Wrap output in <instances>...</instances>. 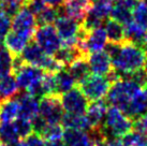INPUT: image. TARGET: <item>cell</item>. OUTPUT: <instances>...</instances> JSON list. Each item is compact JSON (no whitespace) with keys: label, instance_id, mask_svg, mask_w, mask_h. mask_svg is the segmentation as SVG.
<instances>
[{"label":"cell","instance_id":"obj_1","mask_svg":"<svg viewBox=\"0 0 147 146\" xmlns=\"http://www.w3.org/2000/svg\"><path fill=\"white\" fill-rule=\"evenodd\" d=\"M147 55L143 47L131 42H123L118 54L112 58L113 69L120 78H128L130 74L146 66Z\"/></svg>","mask_w":147,"mask_h":146},{"label":"cell","instance_id":"obj_2","mask_svg":"<svg viewBox=\"0 0 147 146\" xmlns=\"http://www.w3.org/2000/svg\"><path fill=\"white\" fill-rule=\"evenodd\" d=\"M102 128L106 140L111 138H123L132 131L133 122L120 109L111 106L107 109Z\"/></svg>","mask_w":147,"mask_h":146},{"label":"cell","instance_id":"obj_3","mask_svg":"<svg viewBox=\"0 0 147 146\" xmlns=\"http://www.w3.org/2000/svg\"><path fill=\"white\" fill-rule=\"evenodd\" d=\"M143 87L131 78H120L114 82L106 96V102L112 106H116L123 111L130 100Z\"/></svg>","mask_w":147,"mask_h":146},{"label":"cell","instance_id":"obj_4","mask_svg":"<svg viewBox=\"0 0 147 146\" xmlns=\"http://www.w3.org/2000/svg\"><path fill=\"white\" fill-rule=\"evenodd\" d=\"M111 86L112 82L107 78V76L96 75L92 73L78 84L80 89L90 102L103 100L107 96Z\"/></svg>","mask_w":147,"mask_h":146},{"label":"cell","instance_id":"obj_5","mask_svg":"<svg viewBox=\"0 0 147 146\" xmlns=\"http://www.w3.org/2000/svg\"><path fill=\"white\" fill-rule=\"evenodd\" d=\"M61 96L58 93L47 95L39 100V115L49 125L60 124L63 117Z\"/></svg>","mask_w":147,"mask_h":146},{"label":"cell","instance_id":"obj_6","mask_svg":"<svg viewBox=\"0 0 147 146\" xmlns=\"http://www.w3.org/2000/svg\"><path fill=\"white\" fill-rule=\"evenodd\" d=\"M33 40L49 56H54L62 47V40L58 36L54 25L39 26L34 32Z\"/></svg>","mask_w":147,"mask_h":146},{"label":"cell","instance_id":"obj_7","mask_svg":"<svg viewBox=\"0 0 147 146\" xmlns=\"http://www.w3.org/2000/svg\"><path fill=\"white\" fill-rule=\"evenodd\" d=\"M62 109L67 114L71 115H85L89 105L88 99L84 96L80 87H74L73 89L61 95Z\"/></svg>","mask_w":147,"mask_h":146},{"label":"cell","instance_id":"obj_8","mask_svg":"<svg viewBox=\"0 0 147 146\" xmlns=\"http://www.w3.org/2000/svg\"><path fill=\"white\" fill-rule=\"evenodd\" d=\"M54 26L62 40V46H75L78 44L81 24L68 16H59Z\"/></svg>","mask_w":147,"mask_h":146},{"label":"cell","instance_id":"obj_9","mask_svg":"<svg viewBox=\"0 0 147 146\" xmlns=\"http://www.w3.org/2000/svg\"><path fill=\"white\" fill-rule=\"evenodd\" d=\"M92 3L89 0H65L63 5L59 7V16H68L83 24Z\"/></svg>","mask_w":147,"mask_h":146},{"label":"cell","instance_id":"obj_10","mask_svg":"<svg viewBox=\"0 0 147 146\" xmlns=\"http://www.w3.org/2000/svg\"><path fill=\"white\" fill-rule=\"evenodd\" d=\"M44 71L38 67L25 64L14 75L16 77L20 88L29 93L34 86L41 82L44 75Z\"/></svg>","mask_w":147,"mask_h":146},{"label":"cell","instance_id":"obj_11","mask_svg":"<svg viewBox=\"0 0 147 146\" xmlns=\"http://www.w3.org/2000/svg\"><path fill=\"white\" fill-rule=\"evenodd\" d=\"M107 42L109 40H107L105 29L100 27L87 32L85 39L81 41L78 46L88 56L90 53L103 51L105 49Z\"/></svg>","mask_w":147,"mask_h":146},{"label":"cell","instance_id":"obj_12","mask_svg":"<svg viewBox=\"0 0 147 146\" xmlns=\"http://www.w3.org/2000/svg\"><path fill=\"white\" fill-rule=\"evenodd\" d=\"M34 33L18 30H10L4 36L3 44L12 53L13 56H20L29 42L33 40Z\"/></svg>","mask_w":147,"mask_h":146},{"label":"cell","instance_id":"obj_13","mask_svg":"<svg viewBox=\"0 0 147 146\" xmlns=\"http://www.w3.org/2000/svg\"><path fill=\"white\" fill-rule=\"evenodd\" d=\"M14 98H16L20 103V116L18 117L32 122L39 116V98L33 95L24 91L18 93Z\"/></svg>","mask_w":147,"mask_h":146},{"label":"cell","instance_id":"obj_14","mask_svg":"<svg viewBox=\"0 0 147 146\" xmlns=\"http://www.w3.org/2000/svg\"><path fill=\"white\" fill-rule=\"evenodd\" d=\"M87 60H88L90 71L92 74L106 76L113 70L112 59L104 49L94 52V53H90L87 56Z\"/></svg>","mask_w":147,"mask_h":146},{"label":"cell","instance_id":"obj_15","mask_svg":"<svg viewBox=\"0 0 147 146\" xmlns=\"http://www.w3.org/2000/svg\"><path fill=\"white\" fill-rule=\"evenodd\" d=\"M38 28L37 18L26 7L23 8L13 16L12 30L27 31L34 33Z\"/></svg>","mask_w":147,"mask_h":146},{"label":"cell","instance_id":"obj_16","mask_svg":"<svg viewBox=\"0 0 147 146\" xmlns=\"http://www.w3.org/2000/svg\"><path fill=\"white\" fill-rule=\"evenodd\" d=\"M123 112L132 120L147 113V91L145 88L141 89L123 110Z\"/></svg>","mask_w":147,"mask_h":146},{"label":"cell","instance_id":"obj_17","mask_svg":"<svg viewBox=\"0 0 147 146\" xmlns=\"http://www.w3.org/2000/svg\"><path fill=\"white\" fill-rule=\"evenodd\" d=\"M47 56L49 55L44 53V51L41 49V46L34 40L30 41L21 54V57L25 61V64L34 66V67H38L40 69H42V66H43Z\"/></svg>","mask_w":147,"mask_h":146},{"label":"cell","instance_id":"obj_18","mask_svg":"<svg viewBox=\"0 0 147 146\" xmlns=\"http://www.w3.org/2000/svg\"><path fill=\"white\" fill-rule=\"evenodd\" d=\"M107 102L103 100L91 102L88 109L86 111V117L89 122L91 129L92 128H99L103 125L104 118H105L106 112H107Z\"/></svg>","mask_w":147,"mask_h":146},{"label":"cell","instance_id":"obj_19","mask_svg":"<svg viewBox=\"0 0 147 146\" xmlns=\"http://www.w3.org/2000/svg\"><path fill=\"white\" fill-rule=\"evenodd\" d=\"M65 146H96L88 131L78 129H65L63 133Z\"/></svg>","mask_w":147,"mask_h":146},{"label":"cell","instance_id":"obj_20","mask_svg":"<svg viewBox=\"0 0 147 146\" xmlns=\"http://www.w3.org/2000/svg\"><path fill=\"white\" fill-rule=\"evenodd\" d=\"M54 57L65 68V67H69L71 64H73L75 60H78V58L87 57V55L78 45H75V46H62L54 55Z\"/></svg>","mask_w":147,"mask_h":146},{"label":"cell","instance_id":"obj_21","mask_svg":"<svg viewBox=\"0 0 147 146\" xmlns=\"http://www.w3.org/2000/svg\"><path fill=\"white\" fill-rule=\"evenodd\" d=\"M125 38L128 42L144 49L147 43V31L138 26L134 22H131L130 24L125 26Z\"/></svg>","mask_w":147,"mask_h":146},{"label":"cell","instance_id":"obj_22","mask_svg":"<svg viewBox=\"0 0 147 146\" xmlns=\"http://www.w3.org/2000/svg\"><path fill=\"white\" fill-rule=\"evenodd\" d=\"M20 91V86L14 74L0 78V98L1 100H9L16 96Z\"/></svg>","mask_w":147,"mask_h":146},{"label":"cell","instance_id":"obj_23","mask_svg":"<svg viewBox=\"0 0 147 146\" xmlns=\"http://www.w3.org/2000/svg\"><path fill=\"white\" fill-rule=\"evenodd\" d=\"M20 116V103L16 98L2 101L0 107V122H14Z\"/></svg>","mask_w":147,"mask_h":146},{"label":"cell","instance_id":"obj_24","mask_svg":"<svg viewBox=\"0 0 147 146\" xmlns=\"http://www.w3.org/2000/svg\"><path fill=\"white\" fill-rule=\"evenodd\" d=\"M55 80H56V91L60 96L69 90L73 89L78 84L74 77L72 76V74L69 72V70L65 68L55 73Z\"/></svg>","mask_w":147,"mask_h":146},{"label":"cell","instance_id":"obj_25","mask_svg":"<svg viewBox=\"0 0 147 146\" xmlns=\"http://www.w3.org/2000/svg\"><path fill=\"white\" fill-rule=\"evenodd\" d=\"M104 29H105L109 42H114V43L126 42L125 26L119 24L118 22L112 20V18H107L104 23Z\"/></svg>","mask_w":147,"mask_h":146},{"label":"cell","instance_id":"obj_26","mask_svg":"<svg viewBox=\"0 0 147 146\" xmlns=\"http://www.w3.org/2000/svg\"><path fill=\"white\" fill-rule=\"evenodd\" d=\"M68 70L72 74V76L74 77V80L76 81L78 84L82 83L84 80H86L91 74L87 57L78 58V60H75L73 64H71L68 67Z\"/></svg>","mask_w":147,"mask_h":146},{"label":"cell","instance_id":"obj_27","mask_svg":"<svg viewBox=\"0 0 147 146\" xmlns=\"http://www.w3.org/2000/svg\"><path fill=\"white\" fill-rule=\"evenodd\" d=\"M61 125L65 129H78L84 131L91 130V126L86 115H71L65 113L62 117Z\"/></svg>","mask_w":147,"mask_h":146},{"label":"cell","instance_id":"obj_28","mask_svg":"<svg viewBox=\"0 0 147 146\" xmlns=\"http://www.w3.org/2000/svg\"><path fill=\"white\" fill-rule=\"evenodd\" d=\"M110 17L112 20L118 22L119 24H121L123 26H127L128 24H130L131 22H133L132 10L128 8L123 1H116V3H114Z\"/></svg>","mask_w":147,"mask_h":146},{"label":"cell","instance_id":"obj_29","mask_svg":"<svg viewBox=\"0 0 147 146\" xmlns=\"http://www.w3.org/2000/svg\"><path fill=\"white\" fill-rule=\"evenodd\" d=\"M20 140V135L17 133L13 122H0V142L9 146L15 145Z\"/></svg>","mask_w":147,"mask_h":146},{"label":"cell","instance_id":"obj_30","mask_svg":"<svg viewBox=\"0 0 147 146\" xmlns=\"http://www.w3.org/2000/svg\"><path fill=\"white\" fill-rule=\"evenodd\" d=\"M13 59L12 53L3 43H0V78L13 74Z\"/></svg>","mask_w":147,"mask_h":146},{"label":"cell","instance_id":"obj_31","mask_svg":"<svg viewBox=\"0 0 147 146\" xmlns=\"http://www.w3.org/2000/svg\"><path fill=\"white\" fill-rule=\"evenodd\" d=\"M114 7V0H98L92 3L90 11L97 15L99 18L105 22L107 17L111 16L112 9Z\"/></svg>","mask_w":147,"mask_h":146},{"label":"cell","instance_id":"obj_32","mask_svg":"<svg viewBox=\"0 0 147 146\" xmlns=\"http://www.w3.org/2000/svg\"><path fill=\"white\" fill-rule=\"evenodd\" d=\"M59 17V10L58 8H53V7H46L40 14H38L37 24L39 26H45V25H53Z\"/></svg>","mask_w":147,"mask_h":146},{"label":"cell","instance_id":"obj_33","mask_svg":"<svg viewBox=\"0 0 147 146\" xmlns=\"http://www.w3.org/2000/svg\"><path fill=\"white\" fill-rule=\"evenodd\" d=\"M63 126L60 124H54V125H47L44 130L40 134L45 141H59L63 138Z\"/></svg>","mask_w":147,"mask_h":146},{"label":"cell","instance_id":"obj_34","mask_svg":"<svg viewBox=\"0 0 147 146\" xmlns=\"http://www.w3.org/2000/svg\"><path fill=\"white\" fill-rule=\"evenodd\" d=\"M132 18L135 24L147 31V3L140 1V3L132 11Z\"/></svg>","mask_w":147,"mask_h":146},{"label":"cell","instance_id":"obj_35","mask_svg":"<svg viewBox=\"0 0 147 146\" xmlns=\"http://www.w3.org/2000/svg\"><path fill=\"white\" fill-rule=\"evenodd\" d=\"M28 0H0L2 11L10 17L14 16L23 7L26 5Z\"/></svg>","mask_w":147,"mask_h":146},{"label":"cell","instance_id":"obj_36","mask_svg":"<svg viewBox=\"0 0 147 146\" xmlns=\"http://www.w3.org/2000/svg\"><path fill=\"white\" fill-rule=\"evenodd\" d=\"M13 124H14L15 129H16L17 133H18V135H20V138H21L22 140L27 139L30 134L33 133L32 122L27 120V119L18 117L13 122Z\"/></svg>","mask_w":147,"mask_h":146},{"label":"cell","instance_id":"obj_37","mask_svg":"<svg viewBox=\"0 0 147 146\" xmlns=\"http://www.w3.org/2000/svg\"><path fill=\"white\" fill-rule=\"evenodd\" d=\"M12 28V20L3 11L0 12V42L3 40L4 36L9 33Z\"/></svg>","mask_w":147,"mask_h":146},{"label":"cell","instance_id":"obj_38","mask_svg":"<svg viewBox=\"0 0 147 146\" xmlns=\"http://www.w3.org/2000/svg\"><path fill=\"white\" fill-rule=\"evenodd\" d=\"M133 129H134V131L139 132L140 134H142V135L147 138V113L134 119Z\"/></svg>","mask_w":147,"mask_h":146},{"label":"cell","instance_id":"obj_39","mask_svg":"<svg viewBox=\"0 0 147 146\" xmlns=\"http://www.w3.org/2000/svg\"><path fill=\"white\" fill-rule=\"evenodd\" d=\"M25 7L28 9L34 16H37L38 14H40L47 5L45 4L43 0H28Z\"/></svg>","mask_w":147,"mask_h":146},{"label":"cell","instance_id":"obj_40","mask_svg":"<svg viewBox=\"0 0 147 146\" xmlns=\"http://www.w3.org/2000/svg\"><path fill=\"white\" fill-rule=\"evenodd\" d=\"M128 78L133 80L135 83H138L143 88H146L147 87V70L145 68L140 69L138 71H135L134 73L130 74V76L128 77Z\"/></svg>","mask_w":147,"mask_h":146},{"label":"cell","instance_id":"obj_41","mask_svg":"<svg viewBox=\"0 0 147 146\" xmlns=\"http://www.w3.org/2000/svg\"><path fill=\"white\" fill-rule=\"evenodd\" d=\"M25 140H26L27 146H45V140L40 134L36 133V132L30 134L28 138Z\"/></svg>","mask_w":147,"mask_h":146},{"label":"cell","instance_id":"obj_42","mask_svg":"<svg viewBox=\"0 0 147 146\" xmlns=\"http://www.w3.org/2000/svg\"><path fill=\"white\" fill-rule=\"evenodd\" d=\"M107 146H127L123 141V138H111L106 140Z\"/></svg>","mask_w":147,"mask_h":146},{"label":"cell","instance_id":"obj_43","mask_svg":"<svg viewBox=\"0 0 147 146\" xmlns=\"http://www.w3.org/2000/svg\"><path fill=\"white\" fill-rule=\"evenodd\" d=\"M45 2V4L47 7H53V8H59L63 5L65 0H43Z\"/></svg>","mask_w":147,"mask_h":146},{"label":"cell","instance_id":"obj_44","mask_svg":"<svg viewBox=\"0 0 147 146\" xmlns=\"http://www.w3.org/2000/svg\"><path fill=\"white\" fill-rule=\"evenodd\" d=\"M45 146H65L63 141H45Z\"/></svg>","mask_w":147,"mask_h":146},{"label":"cell","instance_id":"obj_45","mask_svg":"<svg viewBox=\"0 0 147 146\" xmlns=\"http://www.w3.org/2000/svg\"><path fill=\"white\" fill-rule=\"evenodd\" d=\"M96 146H107V143H106V141H101V142L97 143Z\"/></svg>","mask_w":147,"mask_h":146},{"label":"cell","instance_id":"obj_46","mask_svg":"<svg viewBox=\"0 0 147 146\" xmlns=\"http://www.w3.org/2000/svg\"><path fill=\"white\" fill-rule=\"evenodd\" d=\"M138 146H147V138H146V139H144L143 141H142V142L140 143V144H139Z\"/></svg>","mask_w":147,"mask_h":146},{"label":"cell","instance_id":"obj_47","mask_svg":"<svg viewBox=\"0 0 147 146\" xmlns=\"http://www.w3.org/2000/svg\"><path fill=\"white\" fill-rule=\"evenodd\" d=\"M144 49H145V52H146V55H147V43L145 44V46H144ZM145 69L147 70V61H146V66H145Z\"/></svg>","mask_w":147,"mask_h":146},{"label":"cell","instance_id":"obj_48","mask_svg":"<svg viewBox=\"0 0 147 146\" xmlns=\"http://www.w3.org/2000/svg\"><path fill=\"white\" fill-rule=\"evenodd\" d=\"M90 2H91V3H94V2H96V1H98V0H89Z\"/></svg>","mask_w":147,"mask_h":146},{"label":"cell","instance_id":"obj_49","mask_svg":"<svg viewBox=\"0 0 147 146\" xmlns=\"http://www.w3.org/2000/svg\"><path fill=\"white\" fill-rule=\"evenodd\" d=\"M0 146H9V145H5V144H3V143L0 142Z\"/></svg>","mask_w":147,"mask_h":146},{"label":"cell","instance_id":"obj_50","mask_svg":"<svg viewBox=\"0 0 147 146\" xmlns=\"http://www.w3.org/2000/svg\"><path fill=\"white\" fill-rule=\"evenodd\" d=\"M1 104H2V100H1V98H0V107H1Z\"/></svg>","mask_w":147,"mask_h":146},{"label":"cell","instance_id":"obj_51","mask_svg":"<svg viewBox=\"0 0 147 146\" xmlns=\"http://www.w3.org/2000/svg\"><path fill=\"white\" fill-rule=\"evenodd\" d=\"M144 2H146V3H147V0H144Z\"/></svg>","mask_w":147,"mask_h":146},{"label":"cell","instance_id":"obj_52","mask_svg":"<svg viewBox=\"0 0 147 146\" xmlns=\"http://www.w3.org/2000/svg\"><path fill=\"white\" fill-rule=\"evenodd\" d=\"M114 1H119V0H114Z\"/></svg>","mask_w":147,"mask_h":146},{"label":"cell","instance_id":"obj_53","mask_svg":"<svg viewBox=\"0 0 147 146\" xmlns=\"http://www.w3.org/2000/svg\"><path fill=\"white\" fill-rule=\"evenodd\" d=\"M145 89H146V91H147V87H146V88H145Z\"/></svg>","mask_w":147,"mask_h":146}]
</instances>
